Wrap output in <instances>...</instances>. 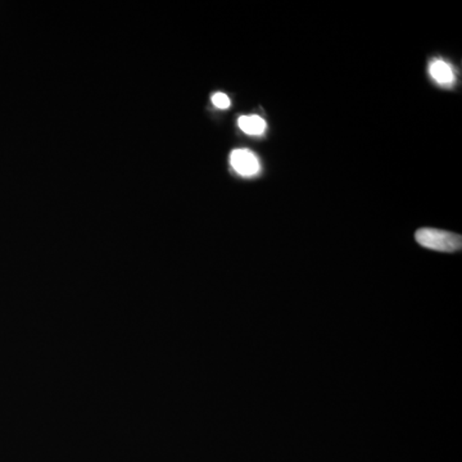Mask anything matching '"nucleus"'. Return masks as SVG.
Wrapping results in <instances>:
<instances>
[{"label": "nucleus", "instance_id": "1", "mask_svg": "<svg viewBox=\"0 0 462 462\" xmlns=\"http://www.w3.org/2000/svg\"><path fill=\"white\" fill-rule=\"evenodd\" d=\"M415 239L424 248L446 252V253H453L460 251L462 247L461 235L443 231L438 229H420L416 231Z\"/></svg>", "mask_w": 462, "mask_h": 462}, {"label": "nucleus", "instance_id": "2", "mask_svg": "<svg viewBox=\"0 0 462 462\" xmlns=\"http://www.w3.org/2000/svg\"><path fill=\"white\" fill-rule=\"evenodd\" d=\"M230 165L241 176H253L260 171V162L255 154L247 149H235L230 154Z\"/></svg>", "mask_w": 462, "mask_h": 462}, {"label": "nucleus", "instance_id": "3", "mask_svg": "<svg viewBox=\"0 0 462 462\" xmlns=\"http://www.w3.org/2000/svg\"><path fill=\"white\" fill-rule=\"evenodd\" d=\"M429 72L439 85H451L455 80V75H453L452 68L449 67V65L442 60H436L434 62H431V65L429 67Z\"/></svg>", "mask_w": 462, "mask_h": 462}, {"label": "nucleus", "instance_id": "4", "mask_svg": "<svg viewBox=\"0 0 462 462\" xmlns=\"http://www.w3.org/2000/svg\"><path fill=\"white\" fill-rule=\"evenodd\" d=\"M238 123L241 131L248 135H262L266 130V122L260 116H241Z\"/></svg>", "mask_w": 462, "mask_h": 462}, {"label": "nucleus", "instance_id": "5", "mask_svg": "<svg viewBox=\"0 0 462 462\" xmlns=\"http://www.w3.org/2000/svg\"><path fill=\"white\" fill-rule=\"evenodd\" d=\"M212 103H214V107L220 108V109H226L231 104L230 98L224 93H216L212 95Z\"/></svg>", "mask_w": 462, "mask_h": 462}]
</instances>
